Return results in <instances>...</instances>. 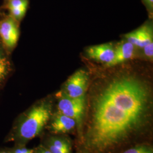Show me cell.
Listing matches in <instances>:
<instances>
[{
	"label": "cell",
	"instance_id": "obj_3",
	"mask_svg": "<svg viewBox=\"0 0 153 153\" xmlns=\"http://www.w3.org/2000/svg\"><path fill=\"white\" fill-rule=\"evenodd\" d=\"M58 112L71 117L76 121L78 131L82 125L86 108L85 95L79 98H71L60 92L58 96Z\"/></svg>",
	"mask_w": 153,
	"mask_h": 153
},
{
	"label": "cell",
	"instance_id": "obj_17",
	"mask_svg": "<svg viewBox=\"0 0 153 153\" xmlns=\"http://www.w3.org/2000/svg\"><path fill=\"white\" fill-rule=\"evenodd\" d=\"M0 153H11V151L10 150H1L0 151Z\"/></svg>",
	"mask_w": 153,
	"mask_h": 153
},
{
	"label": "cell",
	"instance_id": "obj_18",
	"mask_svg": "<svg viewBox=\"0 0 153 153\" xmlns=\"http://www.w3.org/2000/svg\"><path fill=\"white\" fill-rule=\"evenodd\" d=\"M11 153H14V152H13L12 151H11Z\"/></svg>",
	"mask_w": 153,
	"mask_h": 153
},
{
	"label": "cell",
	"instance_id": "obj_14",
	"mask_svg": "<svg viewBox=\"0 0 153 153\" xmlns=\"http://www.w3.org/2000/svg\"><path fill=\"white\" fill-rule=\"evenodd\" d=\"M143 3L146 6L147 9L151 13L153 12V0H142Z\"/></svg>",
	"mask_w": 153,
	"mask_h": 153
},
{
	"label": "cell",
	"instance_id": "obj_4",
	"mask_svg": "<svg viewBox=\"0 0 153 153\" xmlns=\"http://www.w3.org/2000/svg\"><path fill=\"white\" fill-rule=\"evenodd\" d=\"M88 83V73L79 70L72 75L66 82L62 93L71 98H79L85 95Z\"/></svg>",
	"mask_w": 153,
	"mask_h": 153
},
{
	"label": "cell",
	"instance_id": "obj_16",
	"mask_svg": "<svg viewBox=\"0 0 153 153\" xmlns=\"http://www.w3.org/2000/svg\"><path fill=\"white\" fill-rule=\"evenodd\" d=\"M43 151H44V153H52L48 149H47L45 147H44L43 146Z\"/></svg>",
	"mask_w": 153,
	"mask_h": 153
},
{
	"label": "cell",
	"instance_id": "obj_6",
	"mask_svg": "<svg viewBox=\"0 0 153 153\" xmlns=\"http://www.w3.org/2000/svg\"><path fill=\"white\" fill-rule=\"evenodd\" d=\"M86 53L89 58L107 65L114 59L115 49L110 43L100 44L88 47Z\"/></svg>",
	"mask_w": 153,
	"mask_h": 153
},
{
	"label": "cell",
	"instance_id": "obj_1",
	"mask_svg": "<svg viewBox=\"0 0 153 153\" xmlns=\"http://www.w3.org/2000/svg\"><path fill=\"white\" fill-rule=\"evenodd\" d=\"M85 108L78 131L76 153H121L151 136V92L132 76L115 78L100 89Z\"/></svg>",
	"mask_w": 153,
	"mask_h": 153
},
{
	"label": "cell",
	"instance_id": "obj_8",
	"mask_svg": "<svg viewBox=\"0 0 153 153\" xmlns=\"http://www.w3.org/2000/svg\"><path fill=\"white\" fill-rule=\"evenodd\" d=\"M76 127V123L75 120L57 112L52 116L49 129L55 134H61L70 132Z\"/></svg>",
	"mask_w": 153,
	"mask_h": 153
},
{
	"label": "cell",
	"instance_id": "obj_7",
	"mask_svg": "<svg viewBox=\"0 0 153 153\" xmlns=\"http://www.w3.org/2000/svg\"><path fill=\"white\" fill-rule=\"evenodd\" d=\"M127 42L134 47L143 48L145 45L153 42L152 28L149 25H144L136 30L126 33L124 36Z\"/></svg>",
	"mask_w": 153,
	"mask_h": 153
},
{
	"label": "cell",
	"instance_id": "obj_9",
	"mask_svg": "<svg viewBox=\"0 0 153 153\" xmlns=\"http://www.w3.org/2000/svg\"><path fill=\"white\" fill-rule=\"evenodd\" d=\"M44 147L52 153H71L70 140L64 136H52L45 141Z\"/></svg>",
	"mask_w": 153,
	"mask_h": 153
},
{
	"label": "cell",
	"instance_id": "obj_19",
	"mask_svg": "<svg viewBox=\"0 0 153 153\" xmlns=\"http://www.w3.org/2000/svg\"><path fill=\"white\" fill-rule=\"evenodd\" d=\"M9 1H10V0H9Z\"/></svg>",
	"mask_w": 153,
	"mask_h": 153
},
{
	"label": "cell",
	"instance_id": "obj_12",
	"mask_svg": "<svg viewBox=\"0 0 153 153\" xmlns=\"http://www.w3.org/2000/svg\"><path fill=\"white\" fill-rule=\"evenodd\" d=\"M121 153H153V150L150 145H141L129 148Z\"/></svg>",
	"mask_w": 153,
	"mask_h": 153
},
{
	"label": "cell",
	"instance_id": "obj_5",
	"mask_svg": "<svg viewBox=\"0 0 153 153\" xmlns=\"http://www.w3.org/2000/svg\"><path fill=\"white\" fill-rule=\"evenodd\" d=\"M19 36L16 21L12 17H7L0 23V37L3 43L8 48H13L16 45Z\"/></svg>",
	"mask_w": 153,
	"mask_h": 153
},
{
	"label": "cell",
	"instance_id": "obj_15",
	"mask_svg": "<svg viewBox=\"0 0 153 153\" xmlns=\"http://www.w3.org/2000/svg\"><path fill=\"white\" fill-rule=\"evenodd\" d=\"M34 153H44L43 151V146L40 145L38 148H36L35 150H34Z\"/></svg>",
	"mask_w": 153,
	"mask_h": 153
},
{
	"label": "cell",
	"instance_id": "obj_10",
	"mask_svg": "<svg viewBox=\"0 0 153 153\" xmlns=\"http://www.w3.org/2000/svg\"><path fill=\"white\" fill-rule=\"evenodd\" d=\"M134 46L128 42H126L119 45L115 49V56L114 60L107 66H114L128 60L133 56Z\"/></svg>",
	"mask_w": 153,
	"mask_h": 153
},
{
	"label": "cell",
	"instance_id": "obj_2",
	"mask_svg": "<svg viewBox=\"0 0 153 153\" xmlns=\"http://www.w3.org/2000/svg\"><path fill=\"white\" fill-rule=\"evenodd\" d=\"M51 113L52 105L49 101L43 100L35 105L17 121L8 140L24 145L43 131L50 120Z\"/></svg>",
	"mask_w": 153,
	"mask_h": 153
},
{
	"label": "cell",
	"instance_id": "obj_13",
	"mask_svg": "<svg viewBox=\"0 0 153 153\" xmlns=\"http://www.w3.org/2000/svg\"><path fill=\"white\" fill-rule=\"evenodd\" d=\"M145 55L150 59H152L153 56V42L145 45L143 48Z\"/></svg>",
	"mask_w": 153,
	"mask_h": 153
},
{
	"label": "cell",
	"instance_id": "obj_11",
	"mask_svg": "<svg viewBox=\"0 0 153 153\" xmlns=\"http://www.w3.org/2000/svg\"><path fill=\"white\" fill-rule=\"evenodd\" d=\"M11 71V63L5 49L0 45V88Z\"/></svg>",
	"mask_w": 153,
	"mask_h": 153
}]
</instances>
